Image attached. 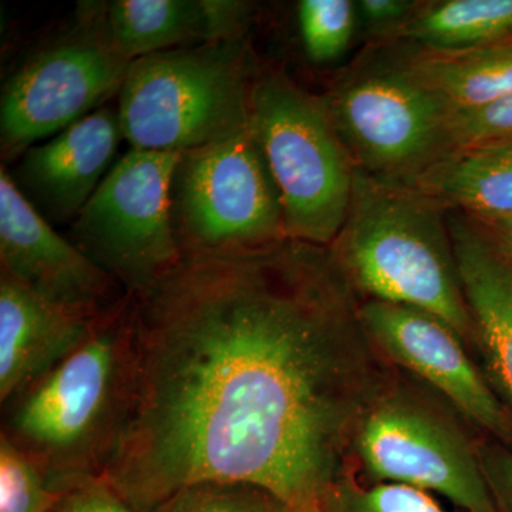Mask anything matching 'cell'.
<instances>
[{"mask_svg": "<svg viewBox=\"0 0 512 512\" xmlns=\"http://www.w3.org/2000/svg\"><path fill=\"white\" fill-rule=\"evenodd\" d=\"M360 305L330 247L183 254L134 295L136 393L104 480L141 512L202 481L318 505L392 389Z\"/></svg>", "mask_w": 512, "mask_h": 512, "instance_id": "1", "label": "cell"}, {"mask_svg": "<svg viewBox=\"0 0 512 512\" xmlns=\"http://www.w3.org/2000/svg\"><path fill=\"white\" fill-rule=\"evenodd\" d=\"M134 393V295L128 293L79 349L2 404L0 434L62 494L104 476L126 433Z\"/></svg>", "mask_w": 512, "mask_h": 512, "instance_id": "2", "label": "cell"}, {"mask_svg": "<svg viewBox=\"0 0 512 512\" xmlns=\"http://www.w3.org/2000/svg\"><path fill=\"white\" fill-rule=\"evenodd\" d=\"M333 255L359 295L429 312L474 340L446 212L413 185L356 170Z\"/></svg>", "mask_w": 512, "mask_h": 512, "instance_id": "3", "label": "cell"}, {"mask_svg": "<svg viewBox=\"0 0 512 512\" xmlns=\"http://www.w3.org/2000/svg\"><path fill=\"white\" fill-rule=\"evenodd\" d=\"M255 70L245 37L134 60L119 92L123 137L131 150L185 153L238 133Z\"/></svg>", "mask_w": 512, "mask_h": 512, "instance_id": "4", "label": "cell"}, {"mask_svg": "<svg viewBox=\"0 0 512 512\" xmlns=\"http://www.w3.org/2000/svg\"><path fill=\"white\" fill-rule=\"evenodd\" d=\"M249 126L281 200L286 235L332 247L348 217L356 167L325 101L276 69H256Z\"/></svg>", "mask_w": 512, "mask_h": 512, "instance_id": "5", "label": "cell"}, {"mask_svg": "<svg viewBox=\"0 0 512 512\" xmlns=\"http://www.w3.org/2000/svg\"><path fill=\"white\" fill-rule=\"evenodd\" d=\"M356 170L413 185L454 150V110L414 76L406 59L346 76L325 100Z\"/></svg>", "mask_w": 512, "mask_h": 512, "instance_id": "6", "label": "cell"}, {"mask_svg": "<svg viewBox=\"0 0 512 512\" xmlns=\"http://www.w3.org/2000/svg\"><path fill=\"white\" fill-rule=\"evenodd\" d=\"M183 254H224L288 238L284 211L251 126L181 153L170 187Z\"/></svg>", "mask_w": 512, "mask_h": 512, "instance_id": "7", "label": "cell"}, {"mask_svg": "<svg viewBox=\"0 0 512 512\" xmlns=\"http://www.w3.org/2000/svg\"><path fill=\"white\" fill-rule=\"evenodd\" d=\"M180 157L128 151L74 218V245L131 295L146 292L183 259L170 211Z\"/></svg>", "mask_w": 512, "mask_h": 512, "instance_id": "8", "label": "cell"}, {"mask_svg": "<svg viewBox=\"0 0 512 512\" xmlns=\"http://www.w3.org/2000/svg\"><path fill=\"white\" fill-rule=\"evenodd\" d=\"M130 63L111 46L100 6H87L73 33L37 53L3 87L0 143L5 158L59 134L120 92Z\"/></svg>", "mask_w": 512, "mask_h": 512, "instance_id": "9", "label": "cell"}, {"mask_svg": "<svg viewBox=\"0 0 512 512\" xmlns=\"http://www.w3.org/2000/svg\"><path fill=\"white\" fill-rule=\"evenodd\" d=\"M353 457L376 484L441 495L463 512H500L477 448L436 410L393 387L363 417Z\"/></svg>", "mask_w": 512, "mask_h": 512, "instance_id": "10", "label": "cell"}, {"mask_svg": "<svg viewBox=\"0 0 512 512\" xmlns=\"http://www.w3.org/2000/svg\"><path fill=\"white\" fill-rule=\"evenodd\" d=\"M360 316L384 359L419 376L471 423L512 448L511 414L456 330L413 306L373 299L362 302Z\"/></svg>", "mask_w": 512, "mask_h": 512, "instance_id": "11", "label": "cell"}, {"mask_svg": "<svg viewBox=\"0 0 512 512\" xmlns=\"http://www.w3.org/2000/svg\"><path fill=\"white\" fill-rule=\"evenodd\" d=\"M0 272L46 301L87 316L109 312L128 295L82 249L57 234L0 170Z\"/></svg>", "mask_w": 512, "mask_h": 512, "instance_id": "12", "label": "cell"}, {"mask_svg": "<svg viewBox=\"0 0 512 512\" xmlns=\"http://www.w3.org/2000/svg\"><path fill=\"white\" fill-rule=\"evenodd\" d=\"M121 137L119 111L100 107L49 143L26 150L15 183L47 217L76 218L109 174Z\"/></svg>", "mask_w": 512, "mask_h": 512, "instance_id": "13", "label": "cell"}, {"mask_svg": "<svg viewBox=\"0 0 512 512\" xmlns=\"http://www.w3.org/2000/svg\"><path fill=\"white\" fill-rule=\"evenodd\" d=\"M109 312L69 311L0 272V402L25 392L72 355Z\"/></svg>", "mask_w": 512, "mask_h": 512, "instance_id": "14", "label": "cell"}, {"mask_svg": "<svg viewBox=\"0 0 512 512\" xmlns=\"http://www.w3.org/2000/svg\"><path fill=\"white\" fill-rule=\"evenodd\" d=\"M485 376L512 409V261L467 215H447Z\"/></svg>", "mask_w": 512, "mask_h": 512, "instance_id": "15", "label": "cell"}, {"mask_svg": "<svg viewBox=\"0 0 512 512\" xmlns=\"http://www.w3.org/2000/svg\"><path fill=\"white\" fill-rule=\"evenodd\" d=\"M413 187L478 224L512 217V141L454 148Z\"/></svg>", "mask_w": 512, "mask_h": 512, "instance_id": "16", "label": "cell"}, {"mask_svg": "<svg viewBox=\"0 0 512 512\" xmlns=\"http://www.w3.org/2000/svg\"><path fill=\"white\" fill-rule=\"evenodd\" d=\"M100 10L111 46L128 63L218 43L211 0H116Z\"/></svg>", "mask_w": 512, "mask_h": 512, "instance_id": "17", "label": "cell"}, {"mask_svg": "<svg viewBox=\"0 0 512 512\" xmlns=\"http://www.w3.org/2000/svg\"><path fill=\"white\" fill-rule=\"evenodd\" d=\"M406 63L454 111L478 109L512 96V39L464 52L420 50Z\"/></svg>", "mask_w": 512, "mask_h": 512, "instance_id": "18", "label": "cell"}, {"mask_svg": "<svg viewBox=\"0 0 512 512\" xmlns=\"http://www.w3.org/2000/svg\"><path fill=\"white\" fill-rule=\"evenodd\" d=\"M397 37L430 52H464L512 39V0H443L419 6Z\"/></svg>", "mask_w": 512, "mask_h": 512, "instance_id": "19", "label": "cell"}, {"mask_svg": "<svg viewBox=\"0 0 512 512\" xmlns=\"http://www.w3.org/2000/svg\"><path fill=\"white\" fill-rule=\"evenodd\" d=\"M320 512H463L448 511L433 494L409 485L379 483L362 487L345 474L319 501Z\"/></svg>", "mask_w": 512, "mask_h": 512, "instance_id": "20", "label": "cell"}, {"mask_svg": "<svg viewBox=\"0 0 512 512\" xmlns=\"http://www.w3.org/2000/svg\"><path fill=\"white\" fill-rule=\"evenodd\" d=\"M271 491L237 481H202L181 488L153 512H292Z\"/></svg>", "mask_w": 512, "mask_h": 512, "instance_id": "21", "label": "cell"}, {"mask_svg": "<svg viewBox=\"0 0 512 512\" xmlns=\"http://www.w3.org/2000/svg\"><path fill=\"white\" fill-rule=\"evenodd\" d=\"M356 6L349 0H302L298 22L306 55L315 63L338 59L352 39Z\"/></svg>", "mask_w": 512, "mask_h": 512, "instance_id": "22", "label": "cell"}, {"mask_svg": "<svg viewBox=\"0 0 512 512\" xmlns=\"http://www.w3.org/2000/svg\"><path fill=\"white\" fill-rule=\"evenodd\" d=\"M59 495L39 467L0 434V512H47Z\"/></svg>", "mask_w": 512, "mask_h": 512, "instance_id": "23", "label": "cell"}, {"mask_svg": "<svg viewBox=\"0 0 512 512\" xmlns=\"http://www.w3.org/2000/svg\"><path fill=\"white\" fill-rule=\"evenodd\" d=\"M451 137L456 148L512 141V96L478 109L454 111Z\"/></svg>", "mask_w": 512, "mask_h": 512, "instance_id": "24", "label": "cell"}, {"mask_svg": "<svg viewBox=\"0 0 512 512\" xmlns=\"http://www.w3.org/2000/svg\"><path fill=\"white\" fill-rule=\"evenodd\" d=\"M47 512H141L123 497L103 477L73 485L59 495Z\"/></svg>", "mask_w": 512, "mask_h": 512, "instance_id": "25", "label": "cell"}, {"mask_svg": "<svg viewBox=\"0 0 512 512\" xmlns=\"http://www.w3.org/2000/svg\"><path fill=\"white\" fill-rule=\"evenodd\" d=\"M477 451L498 511L512 512V448L497 441L483 444Z\"/></svg>", "mask_w": 512, "mask_h": 512, "instance_id": "26", "label": "cell"}, {"mask_svg": "<svg viewBox=\"0 0 512 512\" xmlns=\"http://www.w3.org/2000/svg\"><path fill=\"white\" fill-rule=\"evenodd\" d=\"M419 8V3L409 0H362L357 9L370 29L397 32Z\"/></svg>", "mask_w": 512, "mask_h": 512, "instance_id": "27", "label": "cell"}, {"mask_svg": "<svg viewBox=\"0 0 512 512\" xmlns=\"http://www.w3.org/2000/svg\"><path fill=\"white\" fill-rule=\"evenodd\" d=\"M478 225L487 232L488 237L493 239L497 247L512 261V217Z\"/></svg>", "mask_w": 512, "mask_h": 512, "instance_id": "28", "label": "cell"}, {"mask_svg": "<svg viewBox=\"0 0 512 512\" xmlns=\"http://www.w3.org/2000/svg\"><path fill=\"white\" fill-rule=\"evenodd\" d=\"M292 512H320L318 505H308V507L293 508Z\"/></svg>", "mask_w": 512, "mask_h": 512, "instance_id": "29", "label": "cell"}]
</instances>
